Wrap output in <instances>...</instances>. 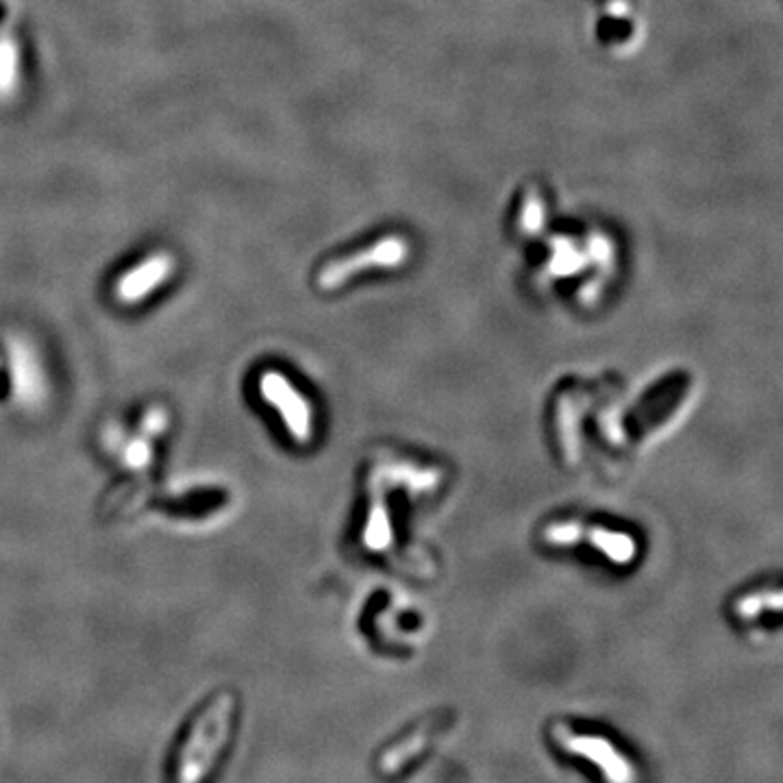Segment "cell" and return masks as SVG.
Masks as SVG:
<instances>
[{"instance_id": "6da1fadb", "label": "cell", "mask_w": 783, "mask_h": 783, "mask_svg": "<svg viewBox=\"0 0 783 783\" xmlns=\"http://www.w3.org/2000/svg\"><path fill=\"white\" fill-rule=\"evenodd\" d=\"M542 540L551 546H592L607 562L616 566H627L636 559L638 546L629 533L614 531L601 525H583L581 520H551L542 529Z\"/></svg>"}, {"instance_id": "7a4b0ae2", "label": "cell", "mask_w": 783, "mask_h": 783, "mask_svg": "<svg viewBox=\"0 0 783 783\" xmlns=\"http://www.w3.org/2000/svg\"><path fill=\"white\" fill-rule=\"evenodd\" d=\"M407 257H409V244L398 236H388L384 240H377L369 249H362L353 255L325 264L316 277V286L323 292H336L364 270L398 268L400 264H405Z\"/></svg>"}, {"instance_id": "3957f363", "label": "cell", "mask_w": 783, "mask_h": 783, "mask_svg": "<svg viewBox=\"0 0 783 783\" xmlns=\"http://www.w3.org/2000/svg\"><path fill=\"white\" fill-rule=\"evenodd\" d=\"M260 394L281 415L286 431L297 444L305 446L314 439L316 415L312 402L284 373L266 371L260 377Z\"/></svg>"}, {"instance_id": "277c9868", "label": "cell", "mask_w": 783, "mask_h": 783, "mask_svg": "<svg viewBox=\"0 0 783 783\" xmlns=\"http://www.w3.org/2000/svg\"><path fill=\"white\" fill-rule=\"evenodd\" d=\"M555 738L570 754H577V756L594 762L601 769V773L607 780H612V783L634 782V771H631L629 762H625V758L605 738L577 734V732H570V730H564V727H559L555 732Z\"/></svg>"}, {"instance_id": "5b68a950", "label": "cell", "mask_w": 783, "mask_h": 783, "mask_svg": "<svg viewBox=\"0 0 783 783\" xmlns=\"http://www.w3.org/2000/svg\"><path fill=\"white\" fill-rule=\"evenodd\" d=\"M9 358H11V382L15 396L24 405H35L37 400H41L46 392L44 375L35 353L31 351V347L22 342H11Z\"/></svg>"}, {"instance_id": "8992f818", "label": "cell", "mask_w": 783, "mask_h": 783, "mask_svg": "<svg viewBox=\"0 0 783 783\" xmlns=\"http://www.w3.org/2000/svg\"><path fill=\"white\" fill-rule=\"evenodd\" d=\"M170 273V260L168 257H155L148 260L144 266L129 273L120 284L116 286V294L122 303H137L146 299L150 290H155Z\"/></svg>"}, {"instance_id": "52a82bcc", "label": "cell", "mask_w": 783, "mask_h": 783, "mask_svg": "<svg viewBox=\"0 0 783 783\" xmlns=\"http://www.w3.org/2000/svg\"><path fill=\"white\" fill-rule=\"evenodd\" d=\"M153 459V448H150V437L148 435H137L133 437L124 453H122V461L129 466V468H135V470H144Z\"/></svg>"}, {"instance_id": "ba28073f", "label": "cell", "mask_w": 783, "mask_h": 783, "mask_svg": "<svg viewBox=\"0 0 783 783\" xmlns=\"http://www.w3.org/2000/svg\"><path fill=\"white\" fill-rule=\"evenodd\" d=\"M166 424H168V413H166L161 407H155V409H150V411L144 415V420H142V433L148 435V437H155V435H159V433L166 429Z\"/></svg>"}]
</instances>
